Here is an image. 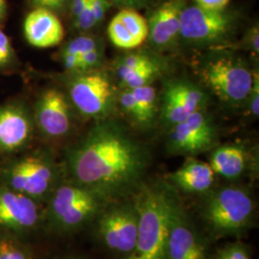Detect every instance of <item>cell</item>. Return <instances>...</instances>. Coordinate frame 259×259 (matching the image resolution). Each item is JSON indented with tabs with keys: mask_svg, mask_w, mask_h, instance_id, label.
<instances>
[{
	"mask_svg": "<svg viewBox=\"0 0 259 259\" xmlns=\"http://www.w3.org/2000/svg\"><path fill=\"white\" fill-rule=\"evenodd\" d=\"M147 147L117 121L98 120L66 151L69 180L108 201L133 198L146 181Z\"/></svg>",
	"mask_w": 259,
	"mask_h": 259,
	"instance_id": "obj_1",
	"label": "cell"
},
{
	"mask_svg": "<svg viewBox=\"0 0 259 259\" xmlns=\"http://www.w3.org/2000/svg\"><path fill=\"white\" fill-rule=\"evenodd\" d=\"M257 203L251 190L239 184L214 185L199 196L196 204L198 224L210 242L241 239L255 227Z\"/></svg>",
	"mask_w": 259,
	"mask_h": 259,
	"instance_id": "obj_2",
	"label": "cell"
},
{
	"mask_svg": "<svg viewBox=\"0 0 259 259\" xmlns=\"http://www.w3.org/2000/svg\"><path fill=\"white\" fill-rule=\"evenodd\" d=\"M170 192L166 181H145L134 196L139 231L135 250L127 259H166Z\"/></svg>",
	"mask_w": 259,
	"mask_h": 259,
	"instance_id": "obj_3",
	"label": "cell"
},
{
	"mask_svg": "<svg viewBox=\"0 0 259 259\" xmlns=\"http://www.w3.org/2000/svg\"><path fill=\"white\" fill-rule=\"evenodd\" d=\"M110 203L101 195L74 182L62 181L47 201L44 224L59 234L89 229Z\"/></svg>",
	"mask_w": 259,
	"mask_h": 259,
	"instance_id": "obj_4",
	"label": "cell"
},
{
	"mask_svg": "<svg viewBox=\"0 0 259 259\" xmlns=\"http://www.w3.org/2000/svg\"><path fill=\"white\" fill-rule=\"evenodd\" d=\"M90 229L105 250L119 258H128L135 250L139 231V210L135 198L110 202Z\"/></svg>",
	"mask_w": 259,
	"mask_h": 259,
	"instance_id": "obj_5",
	"label": "cell"
},
{
	"mask_svg": "<svg viewBox=\"0 0 259 259\" xmlns=\"http://www.w3.org/2000/svg\"><path fill=\"white\" fill-rule=\"evenodd\" d=\"M210 243L180 194L171 186L166 259H210Z\"/></svg>",
	"mask_w": 259,
	"mask_h": 259,
	"instance_id": "obj_6",
	"label": "cell"
},
{
	"mask_svg": "<svg viewBox=\"0 0 259 259\" xmlns=\"http://www.w3.org/2000/svg\"><path fill=\"white\" fill-rule=\"evenodd\" d=\"M1 182L13 190L46 204L62 180L51 157L34 154L10 163L2 173Z\"/></svg>",
	"mask_w": 259,
	"mask_h": 259,
	"instance_id": "obj_7",
	"label": "cell"
},
{
	"mask_svg": "<svg viewBox=\"0 0 259 259\" xmlns=\"http://www.w3.org/2000/svg\"><path fill=\"white\" fill-rule=\"evenodd\" d=\"M204 84L223 103L238 107L248 100L253 73L240 58L230 54L210 57L201 68Z\"/></svg>",
	"mask_w": 259,
	"mask_h": 259,
	"instance_id": "obj_8",
	"label": "cell"
},
{
	"mask_svg": "<svg viewBox=\"0 0 259 259\" xmlns=\"http://www.w3.org/2000/svg\"><path fill=\"white\" fill-rule=\"evenodd\" d=\"M68 93L82 115L97 120L109 118L117 104L115 88L101 69L74 73L68 81Z\"/></svg>",
	"mask_w": 259,
	"mask_h": 259,
	"instance_id": "obj_9",
	"label": "cell"
},
{
	"mask_svg": "<svg viewBox=\"0 0 259 259\" xmlns=\"http://www.w3.org/2000/svg\"><path fill=\"white\" fill-rule=\"evenodd\" d=\"M236 18L226 10L185 6L181 15L180 37L194 46L209 47L226 41L235 27Z\"/></svg>",
	"mask_w": 259,
	"mask_h": 259,
	"instance_id": "obj_10",
	"label": "cell"
},
{
	"mask_svg": "<svg viewBox=\"0 0 259 259\" xmlns=\"http://www.w3.org/2000/svg\"><path fill=\"white\" fill-rule=\"evenodd\" d=\"M218 140L217 126L205 111L201 110L169 128L166 149L171 155L196 157L215 148Z\"/></svg>",
	"mask_w": 259,
	"mask_h": 259,
	"instance_id": "obj_11",
	"label": "cell"
},
{
	"mask_svg": "<svg viewBox=\"0 0 259 259\" xmlns=\"http://www.w3.org/2000/svg\"><path fill=\"white\" fill-rule=\"evenodd\" d=\"M42 205L0 182V232L19 235L34 232L44 224Z\"/></svg>",
	"mask_w": 259,
	"mask_h": 259,
	"instance_id": "obj_12",
	"label": "cell"
},
{
	"mask_svg": "<svg viewBox=\"0 0 259 259\" xmlns=\"http://www.w3.org/2000/svg\"><path fill=\"white\" fill-rule=\"evenodd\" d=\"M206 104L207 95L198 84L183 79L169 80L161 98V119L171 128L204 110Z\"/></svg>",
	"mask_w": 259,
	"mask_h": 259,
	"instance_id": "obj_13",
	"label": "cell"
},
{
	"mask_svg": "<svg viewBox=\"0 0 259 259\" xmlns=\"http://www.w3.org/2000/svg\"><path fill=\"white\" fill-rule=\"evenodd\" d=\"M35 119L48 139H63L72 128V112L65 94L52 88L41 93L36 103Z\"/></svg>",
	"mask_w": 259,
	"mask_h": 259,
	"instance_id": "obj_14",
	"label": "cell"
},
{
	"mask_svg": "<svg viewBox=\"0 0 259 259\" xmlns=\"http://www.w3.org/2000/svg\"><path fill=\"white\" fill-rule=\"evenodd\" d=\"M34 134L27 110L19 105L0 106V153H15L25 147Z\"/></svg>",
	"mask_w": 259,
	"mask_h": 259,
	"instance_id": "obj_15",
	"label": "cell"
},
{
	"mask_svg": "<svg viewBox=\"0 0 259 259\" xmlns=\"http://www.w3.org/2000/svg\"><path fill=\"white\" fill-rule=\"evenodd\" d=\"M186 0H165L151 14L148 24L150 42L158 48L171 47L180 37L181 15Z\"/></svg>",
	"mask_w": 259,
	"mask_h": 259,
	"instance_id": "obj_16",
	"label": "cell"
},
{
	"mask_svg": "<svg viewBox=\"0 0 259 259\" xmlns=\"http://www.w3.org/2000/svg\"><path fill=\"white\" fill-rule=\"evenodd\" d=\"M210 152L208 163L215 175L231 182L247 176L255 166V159L249 149L240 143L217 145Z\"/></svg>",
	"mask_w": 259,
	"mask_h": 259,
	"instance_id": "obj_17",
	"label": "cell"
},
{
	"mask_svg": "<svg viewBox=\"0 0 259 259\" xmlns=\"http://www.w3.org/2000/svg\"><path fill=\"white\" fill-rule=\"evenodd\" d=\"M165 181L179 194L199 197L215 185V173L209 163L187 157L182 166L167 175Z\"/></svg>",
	"mask_w": 259,
	"mask_h": 259,
	"instance_id": "obj_18",
	"label": "cell"
},
{
	"mask_svg": "<svg viewBox=\"0 0 259 259\" xmlns=\"http://www.w3.org/2000/svg\"><path fill=\"white\" fill-rule=\"evenodd\" d=\"M25 38L32 47L48 48L58 46L65 37V29L54 12L36 8L23 23Z\"/></svg>",
	"mask_w": 259,
	"mask_h": 259,
	"instance_id": "obj_19",
	"label": "cell"
},
{
	"mask_svg": "<svg viewBox=\"0 0 259 259\" xmlns=\"http://www.w3.org/2000/svg\"><path fill=\"white\" fill-rule=\"evenodd\" d=\"M130 90L132 91L139 107L140 129H149L153 125L157 115V91L152 84Z\"/></svg>",
	"mask_w": 259,
	"mask_h": 259,
	"instance_id": "obj_20",
	"label": "cell"
},
{
	"mask_svg": "<svg viewBox=\"0 0 259 259\" xmlns=\"http://www.w3.org/2000/svg\"><path fill=\"white\" fill-rule=\"evenodd\" d=\"M164 67L165 65L159 60L152 65L121 75L117 78L123 89H136L152 84L154 81H156L163 73Z\"/></svg>",
	"mask_w": 259,
	"mask_h": 259,
	"instance_id": "obj_21",
	"label": "cell"
},
{
	"mask_svg": "<svg viewBox=\"0 0 259 259\" xmlns=\"http://www.w3.org/2000/svg\"><path fill=\"white\" fill-rule=\"evenodd\" d=\"M0 259H35V256L17 235L0 232Z\"/></svg>",
	"mask_w": 259,
	"mask_h": 259,
	"instance_id": "obj_22",
	"label": "cell"
},
{
	"mask_svg": "<svg viewBox=\"0 0 259 259\" xmlns=\"http://www.w3.org/2000/svg\"><path fill=\"white\" fill-rule=\"evenodd\" d=\"M116 16L136 38L139 46L146 40L148 37L147 20L136 10H121Z\"/></svg>",
	"mask_w": 259,
	"mask_h": 259,
	"instance_id": "obj_23",
	"label": "cell"
},
{
	"mask_svg": "<svg viewBox=\"0 0 259 259\" xmlns=\"http://www.w3.org/2000/svg\"><path fill=\"white\" fill-rule=\"evenodd\" d=\"M108 35L112 45L121 49L131 50L139 47L136 38L133 37L131 32L117 18V16L111 19L108 27Z\"/></svg>",
	"mask_w": 259,
	"mask_h": 259,
	"instance_id": "obj_24",
	"label": "cell"
},
{
	"mask_svg": "<svg viewBox=\"0 0 259 259\" xmlns=\"http://www.w3.org/2000/svg\"><path fill=\"white\" fill-rule=\"evenodd\" d=\"M210 259H252L250 250L246 243L236 239L228 243L211 253Z\"/></svg>",
	"mask_w": 259,
	"mask_h": 259,
	"instance_id": "obj_25",
	"label": "cell"
},
{
	"mask_svg": "<svg viewBox=\"0 0 259 259\" xmlns=\"http://www.w3.org/2000/svg\"><path fill=\"white\" fill-rule=\"evenodd\" d=\"M100 47H102V45L98 38L89 36H81L69 40L63 47L61 54H72L80 57L84 53Z\"/></svg>",
	"mask_w": 259,
	"mask_h": 259,
	"instance_id": "obj_26",
	"label": "cell"
},
{
	"mask_svg": "<svg viewBox=\"0 0 259 259\" xmlns=\"http://www.w3.org/2000/svg\"><path fill=\"white\" fill-rule=\"evenodd\" d=\"M117 104L122 111L132 120L133 124L140 128V114L139 107L130 89H124L117 96Z\"/></svg>",
	"mask_w": 259,
	"mask_h": 259,
	"instance_id": "obj_27",
	"label": "cell"
},
{
	"mask_svg": "<svg viewBox=\"0 0 259 259\" xmlns=\"http://www.w3.org/2000/svg\"><path fill=\"white\" fill-rule=\"evenodd\" d=\"M104 61L105 56L102 47H97L80 56V67L78 72H87L100 69Z\"/></svg>",
	"mask_w": 259,
	"mask_h": 259,
	"instance_id": "obj_28",
	"label": "cell"
},
{
	"mask_svg": "<svg viewBox=\"0 0 259 259\" xmlns=\"http://www.w3.org/2000/svg\"><path fill=\"white\" fill-rule=\"evenodd\" d=\"M14 59L15 52L9 37L0 29V68L9 65Z\"/></svg>",
	"mask_w": 259,
	"mask_h": 259,
	"instance_id": "obj_29",
	"label": "cell"
},
{
	"mask_svg": "<svg viewBox=\"0 0 259 259\" xmlns=\"http://www.w3.org/2000/svg\"><path fill=\"white\" fill-rule=\"evenodd\" d=\"M249 106L250 113L254 117H258L259 114V76L258 72H253L252 84L249 94Z\"/></svg>",
	"mask_w": 259,
	"mask_h": 259,
	"instance_id": "obj_30",
	"label": "cell"
},
{
	"mask_svg": "<svg viewBox=\"0 0 259 259\" xmlns=\"http://www.w3.org/2000/svg\"><path fill=\"white\" fill-rule=\"evenodd\" d=\"M90 5L93 11L96 24H99L103 21L108 10L110 9L111 6L109 0H90Z\"/></svg>",
	"mask_w": 259,
	"mask_h": 259,
	"instance_id": "obj_31",
	"label": "cell"
},
{
	"mask_svg": "<svg viewBox=\"0 0 259 259\" xmlns=\"http://www.w3.org/2000/svg\"><path fill=\"white\" fill-rule=\"evenodd\" d=\"M111 5H114L121 10L142 9L148 6L151 0H109Z\"/></svg>",
	"mask_w": 259,
	"mask_h": 259,
	"instance_id": "obj_32",
	"label": "cell"
},
{
	"mask_svg": "<svg viewBox=\"0 0 259 259\" xmlns=\"http://www.w3.org/2000/svg\"><path fill=\"white\" fill-rule=\"evenodd\" d=\"M246 44L248 45V49L251 51L253 55L259 54V30L258 26H253L248 33L246 37Z\"/></svg>",
	"mask_w": 259,
	"mask_h": 259,
	"instance_id": "obj_33",
	"label": "cell"
},
{
	"mask_svg": "<svg viewBox=\"0 0 259 259\" xmlns=\"http://www.w3.org/2000/svg\"><path fill=\"white\" fill-rule=\"evenodd\" d=\"M36 8H44L49 11H57L64 8L67 0H31Z\"/></svg>",
	"mask_w": 259,
	"mask_h": 259,
	"instance_id": "obj_34",
	"label": "cell"
},
{
	"mask_svg": "<svg viewBox=\"0 0 259 259\" xmlns=\"http://www.w3.org/2000/svg\"><path fill=\"white\" fill-rule=\"evenodd\" d=\"M63 65L71 73H77L80 67V57L72 54H61Z\"/></svg>",
	"mask_w": 259,
	"mask_h": 259,
	"instance_id": "obj_35",
	"label": "cell"
},
{
	"mask_svg": "<svg viewBox=\"0 0 259 259\" xmlns=\"http://www.w3.org/2000/svg\"><path fill=\"white\" fill-rule=\"evenodd\" d=\"M231 0H195L196 5L204 9L219 11L224 10Z\"/></svg>",
	"mask_w": 259,
	"mask_h": 259,
	"instance_id": "obj_36",
	"label": "cell"
},
{
	"mask_svg": "<svg viewBox=\"0 0 259 259\" xmlns=\"http://www.w3.org/2000/svg\"><path fill=\"white\" fill-rule=\"evenodd\" d=\"M88 3V0H71V15L73 19L80 15Z\"/></svg>",
	"mask_w": 259,
	"mask_h": 259,
	"instance_id": "obj_37",
	"label": "cell"
},
{
	"mask_svg": "<svg viewBox=\"0 0 259 259\" xmlns=\"http://www.w3.org/2000/svg\"><path fill=\"white\" fill-rule=\"evenodd\" d=\"M7 11V2L6 0H0V20L5 18Z\"/></svg>",
	"mask_w": 259,
	"mask_h": 259,
	"instance_id": "obj_38",
	"label": "cell"
},
{
	"mask_svg": "<svg viewBox=\"0 0 259 259\" xmlns=\"http://www.w3.org/2000/svg\"><path fill=\"white\" fill-rule=\"evenodd\" d=\"M65 259H85V258H82V257H73V256H71V257H67V258Z\"/></svg>",
	"mask_w": 259,
	"mask_h": 259,
	"instance_id": "obj_39",
	"label": "cell"
}]
</instances>
